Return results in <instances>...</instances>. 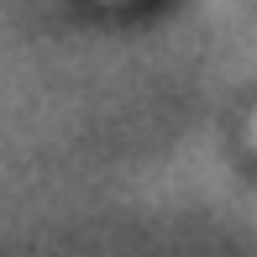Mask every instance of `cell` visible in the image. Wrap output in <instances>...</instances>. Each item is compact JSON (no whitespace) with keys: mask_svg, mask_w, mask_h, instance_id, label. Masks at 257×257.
Here are the masks:
<instances>
[{"mask_svg":"<svg viewBox=\"0 0 257 257\" xmlns=\"http://www.w3.org/2000/svg\"><path fill=\"white\" fill-rule=\"evenodd\" d=\"M247 142H252V153H257V115H252V126H247Z\"/></svg>","mask_w":257,"mask_h":257,"instance_id":"cell-1","label":"cell"}]
</instances>
